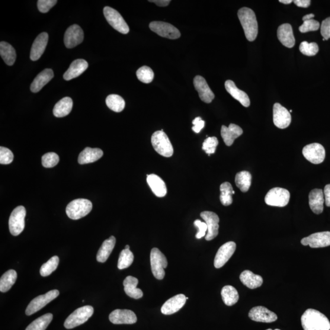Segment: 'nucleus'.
I'll use <instances>...</instances> for the list:
<instances>
[{
  "mask_svg": "<svg viewBox=\"0 0 330 330\" xmlns=\"http://www.w3.org/2000/svg\"><path fill=\"white\" fill-rule=\"evenodd\" d=\"M304 330H330L328 319L319 310L307 309L301 318Z\"/></svg>",
  "mask_w": 330,
  "mask_h": 330,
  "instance_id": "obj_1",
  "label": "nucleus"
},
{
  "mask_svg": "<svg viewBox=\"0 0 330 330\" xmlns=\"http://www.w3.org/2000/svg\"><path fill=\"white\" fill-rule=\"evenodd\" d=\"M238 17L248 41H254L258 34V24L256 14L251 9L242 8L238 11Z\"/></svg>",
  "mask_w": 330,
  "mask_h": 330,
  "instance_id": "obj_2",
  "label": "nucleus"
},
{
  "mask_svg": "<svg viewBox=\"0 0 330 330\" xmlns=\"http://www.w3.org/2000/svg\"><path fill=\"white\" fill-rule=\"evenodd\" d=\"M92 204L90 201L86 199H77L67 205L66 213L72 220H79L84 217L92 210Z\"/></svg>",
  "mask_w": 330,
  "mask_h": 330,
  "instance_id": "obj_3",
  "label": "nucleus"
},
{
  "mask_svg": "<svg viewBox=\"0 0 330 330\" xmlns=\"http://www.w3.org/2000/svg\"><path fill=\"white\" fill-rule=\"evenodd\" d=\"M151 143L156 151L165 158H171L174 149L169 138L163 130L157 131L151 137Z\"/></svg>",
  "mask_w": 330,
  "mask_h": 330,
  "instance_id": "obj_4",
  "label": "nucleus"
},
{
  "mask_svg": "<svg viewBox=\"0 0 330 330\" xmlns=\"http://www.w3.org/2000/svg\"><path fill=\"white\" fill-rule=\"evenodd\" d=\"M93 313H94V308L91 306L79 307L67 317L64 325L67 329L75 328L88 321Z\"/></svg>",
  "mask_w": 330,
  "mask_h": 330,
  "instance_id": "obj_5",
  "label": "nucleus"
},
{
  "mask_svg": "<svg viewBox=\"0 0 330 330\" xmlns=\"http://www.w3.org/2000/svg\"><path fill=\"white\" fill-rule=\"evenodd\" d=\"M150 265L153 276L158 280H163L165 276V268L167 267L168 261L158 248H153L150 252Z\"/></svg>",
  "mask_w": 330,
  "mask_h": 330,
  "instance_id": "obj_6",
  "label": "nucleus"
},
{
  "mask_svg": "<svg viewBox=\"0 0 330 330\" xmlns=\"http://www.w3.org/2000/svg\"><path fill=\"white\" fill-rule=\"evenodd\" d=\"M290 200L289 191L285 188H274L265 197V203L268 206L283 207L287 206Z\"/></svg>",
  "mask_w": 330,
  "mask_h": 330,
  "instance_id": "obj_7",
  "label": "nucleus"
},
{
  "mask_svg": "<svg viewBox=\"0 0 330 330\" xmlns=\"http://www.w3.org/2000/svg\"><path fill=\"white\" fill-rule=\"evenodd\" d=\"M26 213V209L22 206L16 207L12 211L9 220V230L12 236H17L23 232Z\"/></svg>",
  "mask_w": 330,
  "mask_h": 330,
  "instance_id": "obj_8",
  "label": "nucleus"
},
{
  "mask_svg": "<svg viewBox=\"0 0 330 330\" xmlns=\"http://www.w3.org/2000/svg\"><path fill=\"white\" fill-rule=\"evenodd\" d=\"M104 14L106 20L115 30L124 34L129 32V27L122 15L115 9L106 6L104 9Z\"/></svg>",
  "mask_w": 330,
  "mask_h": 330,
  "instance_id": "obj_9",
  "label": "nucleus"
},
{
  "mask_svg": "<svg viewBox=\"0 0 330 330\" xmlns=\"http://www.w3.org/2000/svg\"><path fill=\"white\" fill-rule=\"evenodd\" d=\"M60 292L57 290H52L48 292L47 293L42 296H38L31 301L25 310V314L27 316H31L35 313L39 312L43 309L47 304L52 302L59 297Z\"/></svg>",
  "mask_w": 330,
  "mask_h": 330,
  "instance_id": "obj_10",
  "label": "nucleus"
},
{
  "mask_svg": "<svg viewBox=\"0 0 330 330\" xmlns=\"http://www.w3.org/2000/svg\"><path fill=\"white\" fill-rule=\"evenodd\" d=\"M150 30L160 36L170 40H176L181 37L180 31L171 24L166 22L154 21L149 24Z\"/></svg>",
  "mask_w": 330,
  "mask_h": 330,
  "instance_id": "obj_11",
  "label": "nucleus"
},
{
  "mask_svg": "<svg viewBox=\"0 0 330 330\" xmlns=\"http://www.w3.org/2000/svg\"><path fill=\"white\" fill-rule=\"evenodd\" d=\"M302 153L304 158L313 164H320L325 158V148L319 143H312L304 146Z\"/></svg>",
  "mask_w": 330,
  "mask_h": 330,
  "instance_id": "obj_12",
  "label": "nucleus"
},
{
  "mask_svg": "<svg viewBox=\"0 0 330 330\" xmlns=\"http://www.w3.org/2000/svg\"><path fill=\"white\" fill-rule=\"evenodd\" d=\"M200 216L207 225V233L205 239L210 241L219 235V217L216 213L210 211H203Z\"/></svg>",
  "mask_w": 330,
  "mask_h": 330,
  "instance_id": "obj_13",
  "label": "nucleus"
},
{
  "mask_svg": "<svg viewBox=\"0 0 330 330\" xmlns=\"http://www.w3.org/2000/svg\"><path fill=\"white\" fill-rule=\"evenodd\" d=\"M304 246L309 245L312 248L326 247L330 246V232H320L313 234L301 240Z\"/></svg>",
  "mask_w": 330,
  "mask_h": 330,
  "instance_id": "obj_14",
  "label": "nucleus"
},
{
  "mask_svg": "<svg viewBox=\"0 0 330 330\" xmlns=\"http://www.w3.org/2000/svg\"><path fill=\"white\" fill-rule=\"evenodd\" d=\"M236 249V244L234 242H228L223 245L219 249L214 259V266L216 268H220L226 264L232 257Z\"/></svg>",
  "mask_w": 330,
  "mask_h": 330,
  "instance_id": "obj_15",
  "label": "nucleus"
},
{
  "mask_svg": "<svg viewBox=\"0 0 330 330\" xmlns=\"http://www.w3.org/2000/svg\"><path fill=\"white\" fill-rule=\"evenodd\" d=\"M274 123L279 129H284L289 127L291 123V115L287 109L280 104L274 105Z\"/></svg>",
  "mask_w": 330,
  "mask_h": 330,
  "instance_id": "obj_16",
  "label": "nucleus"
},
{
  "mask_svg": "<svg viewBox=\"0 0 330 330\" xmlns=\"http://www.w3.org/2000/svg\"><path fill=\"white\" fill-rule=\"evenodd\" d=\"M109 320L113 324H133L137 322V317L132 310L116 309L110 313Z\"/></svg>",
  "mask_w": 330,
  "mask_h": 330,
  "instance_id": "obj_17",
  "label": "nucleus"
},
{
  "mask_svg": "<svg viewBox=\"0 0 330 330\" xmlns=\"http://www.w3.org/2000/svg\"><path fill=\"white\" fill-rule=\"evenodd\" d=\"M84 39V33L81 27L78 25H73L66 31L65 44L68 49H72L81 44Z\"/></svg>",
  "mask_w": 330,
  "mask_h": 330,
  "instance_id": "obj_18",
  "label": "nucleus"
},
{
  "mask_svg": "<svg viewBox=\"0 0 330 330\" xmlns=\"http://www.w3.org/2000/svg\"><path fill=\"white\" fill-rule=\"evenodd\" d=\"M248 316L253 321L271 323L276 321L278 316L264 306H256L249 310Z\"/></svg>",
  "mask_w": 330,
  "mask_h": 330,
  "instance_id": "obj_19",
  "label": "nucleus"
},
{
  "mask_svg": "<svg viewBox=\"0 0 330 330\" xmlns=\"http://www.w3.org/2000/svg\"><path fill=\"white\" fill-rule=\"evenodd\" d=\"M193 84L201 100L205 103H211L215 98V95L208 85L206 80L203 76L197 75L194 79Z\"/></svg>",
  "mask_w": 330,
  "mask_h": 330,
  "instance_id": "obj_20",
  "label": "nucleus"
},
{
  "mask_svg": "<svg viewBox=\"0 0 330 330\" xmlns=\"http://www.w3.org/2000/svg\"><path fill=\"white\" fill-rule=\"evenodd\" d=\"M187 301L184 294H179L171 298L163 304L161 308V312L165 315H171L177 313L185 305Z\"/></svg>",
  "mask_w": 330,
  "mask_h": 330,
  "instance_id": "obj_21",
  "label": "nucleus"
},
{
  "mask_svg": "<svg viewBox=\"0 0 330 330\" xmlns=\"http://www.w3.org/2000/svg\"><path fill=\"white\" fill-rule=\"evenodd\" d=\"M48 41L49 35L47 33H42L36 38L31 49L30 59L32 61L35 62L43 55L46 49Z\"/></svg>",
  "mask_w": 330,
  "mask_h": 330,
  "instance_id": "obj_22",
  "label": "nucleus"
},
{
  "mask_svg": "<svg viewBox=\"0 0 330 330\" xmlns=\"http://www.w3.org/2000/svg\"><path fill=\"white\" fill-rule=\"evenodd\" d=\"M277 36L281 44L287 48H293L296 44L293 27L289 24H284L278 28Z\"/></svg>",
  "mask_w": 330,
  "mask_h": 330,
  "instance_id": "obj_23",
  "label": "nucleus"
},
{
  "mask_svg": "<svg viewBox=\"0 0 330 330\" xmlns=\"http://www.w3.org/2000/svg\"><path fill=\"white\" fill-rule=\"evenodd\" d=\"M225 88L227 92L232 96L233 98L238 101L243 107H248L250 105V100L248 95L244 91L240 90L237 87L235 83L232 80H227L225 82Z\"/></svg>",
  "mask_w": 330,
  "mask_h": 330,
  "instance_id": "obj_24",
  "label": "nucleus"
},
{
  "mask_svg": "<svg viewBox=\"0 0 330 330\" xmlns=\"http://www.w3.org/2000/svg\"><path fill=\"white\" fill-rule=\"evenodd\" d=\"M242 133V128L235 124H230L228 127L222 126V129H221L222 139L227 146L232 145L235 140L241 136Z\"/></svg>",
  "mask_w": 330,
  "mask_h": 330,
  "instance_id": "obj_25",
  "label": "nucleus"
},
{
  "mask_svg": "<svg viewBox=\"0 0 330 330\" xmlns=\"http://www.w3.org/2000/svg\"><path fill=\"white\" fill-rule=\"evenodd\" d=\"M324 202V194L321 189H314L310 192L309 204L314 213L319 215L323 212Z\"/></svg>",
  "mask_w": 330,
  "mask_h": 330,
  "instance_id": "obj_26",
  "label": "nucleus"
},
{
  "mask_svg": "<svg viewBox=\"0 0 330 330\" xmlns=\"http://www.w3.org/2000/svg\"><path fill=\"white\" fill-rule=\"evenodd\" d=\"M88 63L86 61L79 59L73 61L70 65L69 68L66 70L63 78L66 81L78 77L88 69Z\"/></svg>",
  "mask_w": 330,
  "mask_h": 330,
  "instance_id": "obj_27",
  "label": "nucleus"
},
{
  "mask_svg": "<svg viewBox=\"0 0 330 330\" xmlns=\"http://www.w3.org/2000/svg\"><path fill=\"white\" fill-rule=\"evenodd\" d=\"M147 182L156 197L162 198L167 193V188L165 182L158 175H147Z\"/></svg>",
  "mask_w": 330,
  "mask_h": 330,
  "instance_id": "obj_28",
  "label": "nucleus"
},
{
  "mask_svg": "<svg viewBox=\"0 0 330 330\" xmlns=\"http://www.w3.org/2000/svg\"><path fill=\"white\" fill-rule=\"evenodd\" d=\"M53 70L46 69L39 73L34 79L31 85V91L36 93L40 91L45 85H46L53 78Z\"/></svg>",
  "mask_w": 330,
  "mask_h": 330,
  "instance_id": "obj_29",
  "label": "nucleus"
},
{
  "mask_svg": "<svg viewBox=\"0 0 330 330\" xmlns=\"http://www.w3.org/2000/svg\"><path fill=\"white\" fill-rule=\"evenodd\" d=\"M240 280L243 285L251 289L261 287L263 283V279L260 275L253 274L249 270L243 271L240 275Z\"/></svg>",
  "mask_w": 330,
  "mask_h": 330,
  "instance_id": "obj_30",
  "label": "nucleus"
},
{
  "mask_svg": "<svg viewBox=\"0 0 330 330\" xmlns=\"http://www.w3.org/2000/svg\"><path fill=\"white\" fill-rule=\"evenodd\" d=\"M103 155L104 152L100 149L86 147L80 153L78 161L81 165L88 164L98 161Z\"/></svg>",
  "mask_w": 330,
  "mask_h": 330,
  "instance_id": "obj_31",
  "label": "nucleus"
},
{
  "mask_svg": "<svg viewBox=\"0 0 330 330\" xmlns=\"http://www.w3.org/2000/svg\"><path fill=\"white\" fill-rule=\"evenodd\" d=\"M138 279L132 276L127 277L123 282L125 293L128 296L134 299H140L143 296L142 290L137 288Z\"/></svg>",
  "mask_w": 330,
  "mask_h": 330,
  "instance_id": "obj_32",
  "label": "nucleus"
},
{
  "mask_svg": "<svg viewBox=\"0 0 330 330\" xmlns=\"http://www.w3.org/2000/svg\"><path fill=\"white\" fill-rule=\"evenodd\" d=\"M115 244H116V238L114 236H111L110 238L105 240L98 252L97 258H96L97 261L101 263H104L107 261L113 250Z\"/></svg>",
  "mask_w": 330,
  "mask_h": 330,
  "instance_id": "obj_33",
  "label": "nucleus"
},
{
  "mask_svg": "<svg viewBox=\"0 0 330 330\" xmlns=\"http://www.w3.org/2000/svg\"><path fill=\"white\" fill-rule=\"evenodd\" d=\"M73 101L69 97L64 98L56 103L53 108V114L57 118L65 117L72 111Z\"/></svg>",
  "mask_w": 330,
  "mask_h": 330,
  "instance_id": "obj_34",
  "label": "nucleus"
},
{
  "mask_svg": "<svg viewBox=\"0 0 330 330\" xmlns=\"http://www.w3.org/2000/svg\"><path fill=\"white\" fill-rule=\"evenodd\" d=\"M0 54L6 65L12 66L16 60V52L14 48L6 42L0 43Z\"/></svg>",
  "mask_w": 330,
  "mask_h": 330,
  "instance_id": "obj_35",
  "label": "nucleus"
},
{
  "mask_svg": "<svg viewBox=\"0 0 330 330\" xmlns=\"http://www.w3.org/2000/svg\"><path fill=\"white\" fill-rule=\"evenodd\" d=\"M223 302L226 305L231 306L238 302L239 296L238 290L232 286L224 287L221 292Z\"/></svg>",
  "mask_w": 330,
  "mask_h": 330,
  "instance_id": "obj_36",
  "label": "nucleus"
},
{
  "mask_svg": "<svg viewBox=\"0 0 330 330\" xmlns=\"http://www.w3.org/2000/svg\"><path fill=\"white\" fill-rule=\"evenodd\" d=\"M17 278V274L14 270H9L3 275L0 279V291L6 293L11 289Z\"/></svg>",
  "mask_w": 330,
  "mask_h": 330,
  "instance_id": "obj_37",
  "label": "nucleus"
},
{
  "mask_svg": "<svg viewBox=\"0 0 330 330\" xmlns=\"http://www.w3.org/2000/svg\"><path fill=\"white\" fill-rule=\"evenodd\" d=\"M251 175L246 171H242L238 173L236 176L235 182L240 190L242 192L248 191L251 184Z\"/></svg>",
  "mask_w": 330,
  "mask_h": 330,
  "instance_id": "obj_38",
  "label": "nucleus"
},
{
  "mask_svg": "<svg viewBox=\"0 0 330 330\" xmlns=\"http://www.w3.org/2000/svg\"><path fill=\"white\" fill-rule=\"evenodd\" d=\"M220 201L225 206H230L232 203V195L235 194L231 184L229 182H224L220 185Z\"/></svg>",
  "mask_w": 330,
  "mask_h": 330,
  "instance_id": "obj_39",
  "label": "nucleus"
},
{
  "mask_svg": "<svg viewBox=\"0 0 330 330\" xmlns=\"http://www.w3.org/2000/svg\"><path fill=\"white\" fill-rule=\"evenodd\" d=\"M53 319V315L47 313L34 320L25 330H46Z\"/></svg>",
  "mask_w": 330,
  "mask_h": 330,
  "instance_id": "obj_40",
  "label": "nucleus"
},
{
  "mask_svg": "<svg viewBox=\"0 0 330 330\" xmlns=\"http://www.w3.org/2000/svg\"><path fill=\"white\" fill-rule=\"evenodd\" d=\"M106 104L110 110L117 113L123 111L126 105L124 99L117 94L109 95L106 99Z\"/></svg>",
  "mask_w": 330,
  "mask_h": 330,
  "instance_id": "obj_41",
  "label": "nucleus"
},
{
  "mask_svg": "<svg viewBox=\"0 0 330 330\" xmlns=\"http://www.w3.org/2000/svg\"><path fill=\"white\" fill-rule=\"evenodd\" d=\"M60 262L59 258L54 256L51 258L46 263H45L41 268L40 274L42 277H46L49 276L54 271L56 270Z\"/></svg>",
  "mask_w": 330,
  "mask_h": 330,
  "instance_id": "obj_42",
  "label": "nucleus"
},
{
  "mask_svg": "<svg viewBox=\"0 0 330 330\" xmlns=\"http://www.w3.org/2000/svg\"><path fill=\"white\" fill-rule=\"evenodd\" d=\"M134 256L130 249H124L121 251L118 259V267L120 270L129 267L133 263Z\"/></svg>",
  "mask_w": 330,
  "mask_h": 330,
  "instance_id": "obj_43",
  "label": "nucleus"
},
{
  "mask_svg": "<svg viewBox=\"0 0 330 330\" xmlns=\"http://www.w3.org/2000/svg\"><path fill=\"white\" fill-rule=\"evenodd\" d=\"M137 76L138 79L140 82L145 83H149L152 82L154 78V73L151 68L148 66H143L137 71Z\"/></svg>",
  "mask_w": 330,
  "mask_h": 330,
  "instance_id": "obj_44",
  "label": "nucleus"
},
{
  "mask_svg": "<svg viewBox=\"0 0 330 330\" xmlns=\"http://www.w3.org/2000/svg\"><path fill=\"white\" fill-rule=\"evenodd\" d=\"M300 51L304 55L313 56L319 52V46L315 43H309L306 41H303L300 45Z\"/></svg>",
  "mask_w": 330,
  "mask_h": 330,
  "instance_id": "obj_45",
  "label": "nucleus"
},
{
  "mask_svg": "<svg viewBox=\"0 0 330 330\" xmlns=\"http://www.w3.org/2000/svg\"><path fill=\"white\" fill-rule=\"evenodd\" d=\"M60 161L59 156L54 152L46 153L42 158V163L45 168H53Z\"/></svg>",
  "mask_w": 330,
  "mask_h": 330,
  "instance_id": "obj_46",
  "label": "nucleus"
},
{
  "mask_svg": "<svg viewBox=\"0 0 330 330\" xmlns=\"http://www.w3.org/2000/svg\"><path fill=\"white\" fill-rule=\"evenodd\" d=\"M219 145V140L217 137H208L203 144V149L209 156L216 151L217 146Z\"/></svg>",
  "mask_w": 330,
  "mask_h": 330,
  "instance_id": "obj_47",
  "label": "nucleus"
},
{
  "mask_svg": "<svg viewBox=\"0 0 330 330\" xmlns=\"http://www.w3.org/2000/svg\"><path fill=\"white\" fill-rule=\"evenodd\" d=\"M319 28V22L312 19V20L303 22V25L299 27V30L301 33H304L307 32L317 31Z\"/></svg>",
  "mask_w": 330,
  "mask_h": 330,
  "instance_id": "obj_48",
  "label": "nucleus"
},
{
  "mask_svg": "<svg viewBox=\"0 0 330 330\" xmlns=\"http://www.w3.org/2000/svg\"><path fill=\"white\" fill-rule=\"evenodd\" d=\"M13 153L6 147H0V163L2 165L10 164L13 161Z\"/></svg>",
  "mask_w": 330,
  "mask_h": 330,
  "instance_id": "obj_49",
  "label": "nucleus"
},
{
  "mask_svg": "<svg viewBox=\"0 0 330 330\" xmlns=\"http://www.w3.org/2000/svg\"><path fill=\"white\" fill-rule=\"evenodd\" d=\"M56 0H39L37 8L42 13H47L57 3Z\"/></svg>",
  "mask_w": 330,
  "mask_h": 330,
  "instance_id": "obj_50",
  "label": "nucleus"
},
{
  "mask_svg": "<svg viewBox=\"0 0 330 330\" xmlns=\"http://www.w3.org/2000/svg\"><path fill=\"white\" fill-rule=\"evenodd\" d=\"M194 225L198 229V232L196 235L197 239H200L206 236L207 230V225L206 223L202 222L200 220H197L195 221Z\"/></svg>",
  "mask_w": 330,
  "mask_h": 330,
  "instance_id": "obj_51",
  "label": "nucleus"
},
{
  "mask_svg": "<svg viewBox=\"0 0 330 330\" xmlns=\"http://www.w3.org/2000/svg\"><path fill=\"white\" fill-rule=\"evenodd\" d=\"M321 34L323 39L328 40L330 38V17L325 19L322 22L321 27Z\"/></svg>",
  "mask_w": 330,
  "mask_h": 330,
  "instance_id": "obj_52",
  "label": "nucleus"
},
{
  "mask_svg": "<svg viewBox=\"0 0 330 330\" xmlns=\"http://www.w3.org/2000/svg\"><path fill=\"white\" fill-rule=\"evenodd\" d=\"M193 124L192 130L196 133H199L203 129L205 126V122L201 119V117H197L192 122Z\"/></svg>",
  "mask_w": 330,
  "mask_h": 330,
  "instance_id": "obj_53",
  "label": "nucleus"
},
{
  "mask_svg": "<svg viewBox=\"0 0 330 330\" xmlns=\"http://www.w3.org/2000/svg\"><path fill=\"white\" fill-rule=\"evenodd\" d=\"M326 206L330 207V184L326 185L323 190Z\"/></svg>",
  "mask_w": 330,
  "mask_h": 330,
  "instance_id": "obj_54",
  "label": "nucleus"
},
{
  "mask_svg": "<svg viewBox=\"0 0 330 330\" xmlns=\"http://www.w3.org/2000/svg\"><path fill=\"white\" fill-rule=\"evenodd\" d=\"M293 2L300 8H307L310 5V0H294Z\"/></svg>",
  "mask_w": 330,
  "mask_h": 330,
  "instance_id": "obj_55",
  "label": "nucleus"
},
{
  "mask_svg": "<svg viewBox=\"0 0 330 330\" xmlns=\"http://www.w3.org/2000/svg\"><path fill=\"white\" fill-rule=\"evenodd\" d=\"M150 2L154 3L157 5L160 6V7H165L167 6L171 1L169 0H156V1H149Z\"/></svg>",
  "mask_w": 330,
  "mask_h": 330,
  "instance_id": "obj_56",
  "label": "nucleus"
},
{
  "mask_svg": "<svg viewBox=\"0 0 330 330\" xmlns=\"http://www.w3.org/2000/svg\"><path fill=\"white\" fill-rule=\"evenodd\" d=\"M315 14H307L304 16V17L302 18V20L303 22L312 20V19H313V18L315 17Z\"/></svg>",
  "mask_w": 330,
  "mask_h": 330,
  "instance_id": "obj_57",
  "label": "nucleus"
},
{
  "mask_svg": "<svg viewBox=\"0 0 330 330\" xmlns=\"http://www.w3.org/2000/svg\"><path fill=\"white\" fill-rule=\"evenodd\" d=\"M280 3H283V4L285 5H288V4H290V3H293V1L292 0H280Z\"/></svg>",
  "mask_w": 330,
  "mask_h": 330,
  "instance_id": "obj_58",
  "label": "nucleus"
},
{
  "mask_svg": "<svg viewBox=\"0 0 330 330\" xmlns=\"http://www.w3.org/2000/svg\"><path fill=\"white\" fill-rule=\"evenodd\" d=\"M125 249H130V246H129V245H126V247H125Z\"/></svg>",
  "mask_w": 330,
  "mask_h": 330,
  "instance_id": "obj_59",
  "label": "nucleus"
},
{
  "mask_svg": "<svg viewBox=\"0 0 330 330\" xmlns=\"http://www.w3.org/2000/svg\"><path fill=\"white\" fill-rule=\"evenodd\" d=\"M266 330H273V329L269 328V329H266ZM274 330H281V329H275Z\"/></svg>",
  "mask_w": 330,
  "mask_h": 330,
  "instance_id": "obj_60",
  "label": "nucleus"
}]
</instances>
